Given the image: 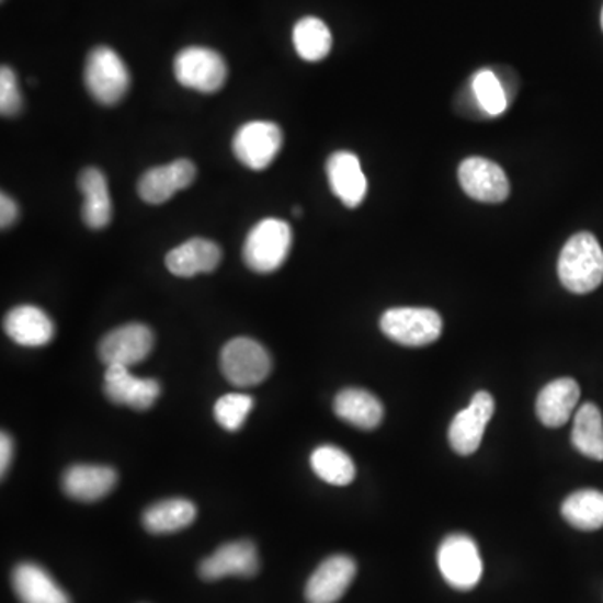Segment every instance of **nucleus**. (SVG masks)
I'll return each instance as SVG.
<instances>
[{"label":"nucleus","mask_w":603,"mask_h":603,"mask_svg":"<svg viewBox=\"0 0 603 603\" xmlns=\"http://www.w3.org/2000/svg\"><path fill=\"white\" fill-rule=\"evenodd\" d=\"M561 285L573 294H590L603 282V250L589 231L573 235L558 259Z\"/></svg>","instance_id":"obj_1"},{"label":"nucleus","mask_w":603,"mask_h":603,"mask_svg":"<svg viewBox=\"0 0 603 603\" xmlns=\"http://www.w3.org/2000/svg\"><path fill=\"white\" fill-rule=\"evenodd\" d=\"M291 249V225L278 218H265L247 235L243 260L253 272L270 274L284 265Z\"/></svg>","instance_id":"obj_2"},{"label":"nucleus","mask_w":603,"mask_h":603,"mask_svg":"<svg viewBox=\"0 0 603 603\" xmlns=\"http://www.w3.org/2000/svg\"><path fill=\"white\" fill-rule=\"evenodd\" d=\"M84 82L89 94L98 103L114 106L126 96L129 89L128 66L111 47H94L86 59Z\"/></svg>","instance_id":"obj_3"},{"label":"nucleus","mask_w":603,"mask_h":603,"mask_svg":"<svg viewBox=\"0 0 603 603\" xmlns=\"http://www.w3.org/2000/svg\"><path fill=\"white\" fill-rule=\"evenodd\" d=\"M380 330L390 341L406 348H422L440 339L443 319L426 307H395L380 317Z\"/></svg>","instance_id":"obj_4"},{"label":"nucleus","mask_w":603,"mask_h":603,"mask_svg":"<svg viewBox=\"0 0 603 603\" xmlns=\"http://www.w3.org/2000/svg\"><path fill=\"white\" fill-rule=\"evenodd\" d=\"M174 78L181 86L200 93H217L227 81V62L217 50L208 47H186L173 62Z\"/></svg>","instance_id":"obj_5"},{"label":"nucleus","mask_w":603,"mask_h":603,"mask_svg":"<svg viewBox=\"0 0 603 603\" xmlns=\"http://www.w3.org/2000/svg\"><path fill=\"white\" fill-rule=\"evenodd\" d=\"M437 565L444 580L456 590H471L482 576L478 545L471 536L455 533L446 536L437 550Z\"/></svg>","instance_id":"obj_6"},{"label":"nucleus","mask_w":603,"mask_h":603,"mask_svg":"<svg viewBox=\"0 0 603 603\" xmlns=\"http://www.w3.org/2000/svg\"><path fill=\"white\" fill-rule=\"evenodd\" d=\"M220 367L228 383L237 387H252L269 377L272 357L253 339L237 338L231 339L221 351Z\"/></svg>","instance_id":"obj_7"},{"label":"nucleus","mask_w":603,"mask_h":603,"mask_svg":"<svg viewBox=\"0 0 603 603\" xmlns=\"http://www.w3.org/2000/svg\"><path fill=\"white\" fill-rule=\"evenodd\" d=\"M284 135L272 121H250L234 136V153L241 164L262 171L272 164L281 151Z\"/></svg>","instance_id":"obj_8"},{"label":"nucleus","mask_w":603,"mask_h":603,"mask_svg":"<svg viewBox=\"0 0 603 603\" xmlns=\"http://www.w3.org/2000/svg\"><path fill=\"white\" fill-rule=\"evenodd\" d=\"M494 412V399L487 390H479L473 396L468 408L459 411L451 422L450 444L462 456H469L481 446L488 422Z\"/></svg>","instance_id":"obj_9"},{"label":"nucleus","mask_w":603,"mask_h":603,"mask_svg":"<svg viewBox=\"0 0 603 603\" xmlns=\"http://www.w3.org/2000/svg\"><path fill=\"white\" fill-rule=\"evenodd\" d=\"M155 335L145 323H126L101 341L100 357L106 366H135L153 351Z\"/></svg>","instance_id":"obj_10"},{"label":"nucleus","mask_w":603,"mask_h":603,"mask_svg":"<svg viewBox=\"0 0 603 603\" xmlns=\"http://www.w3.org/2000/svg\"><path fill=\"white\" fill-rule=\"evenodd\" d=\"M459 185L469 198L503 203L510 196V180L500 164L487 158H466L458 170Z\"/></svg>","instance_id":"obj_11"},{"label":"nucleus","mask_w":603,"mask_h":603,"mask_svg":"<svg viewBox=\"0 0 603 603\" xmlns=\"http://www.w3.org/2000/svg\"><path fill=\"white\" fill-rule=\"evenodd\" d=\"M160 383L139 379L129 373V367L106 366L104 395L113 405L128 406L136 411H146L160 398Z\"/></svg>","instance_id":"obj_12"},{"label":"nucleus","mask_w":603,"mask_h":603,"mask_svg":"<svg viewBox=\"0 0 603 603\" xmlns=\"http://www.w3.org/2000/svg\"><path fill=\"white\" fill-rule=\"evenodd\" d=\"M260 568L259 551L249 539L225 543L212 557L200 565V577L206 582L225 577H253Z\"/></svg>","instance_id":"obj_13"},{"label":"nucleus","mask_w":603,"mask_h":603,"mask_svg":"<svg viewBox=\"0 0 603 603\" xmlns=\"http://www.w3.org/2000/svg\"><path fill=\"white\" fill-rule=\"evenodd\" d=\"M196 178V167L186 158L164 167L151 168L139 178L138 193L149 205H163L174 193L189 189Z\"/></svg>","instance_id":"obj_14"},{"label":"nucleus","mask_w":603,"mask_h":603,"mask_svg":"<svg viewBox=\"0 0 603 603\" xmlns=\"http://www.w3.org/2000/svg\"><path fill=\"white\" fill-rule=\"evenodd\" d=\"M357 565L348 555H334L319 565L306 587L309 603H335L348 592Z\"/></svg>","instance_id":"obj_15"},{"label":"nucleus","mask_w":603,"mask_h":603,"mask_svg":"<svg viewBox=\"0 0 603 603\" xmlns=\"http://www.w3.org/2000/svg\"><path fill=\"white\" fill-rule=\"evenodd\" d=\"M327 178L334 195L349 208H357L367 195V178L354 153L338 151L327 160Z\"/></svg>","instance_id":"obj_16"},{"label":"nucleus","mask_w":603,"mask_h":603,"mask_svg":"<svg viewBox=\"0 0 603 603\" xmlns=\"http://www.w3.org/2000/svg\"><path fill=\"white\" fill-rule=\"evenodd\" d=\"M221 262V249L206 238H190L167 255V266L177 277H195L214 272Z\"/></svg>","instance_id":"obj_17"},{"label":"nucleus","mask_w":603,"mask_h":603,"mask_svg":"<svg viewBox=\"0 0 603 603\" xmlns=\"http://www.w3.org/2000/svg\"><path fill=\"white\" fill-rule=\"evenodd\" d=\"M580 401V386L576 379L561 377L539 390L536 414L547 428H561L571 418Z\"/></svg>","instance_id":"obj_18"},{"label":"nucleus","mask_w":603,"mask_h":603,"mask_svg":"<svg viewBox=\"0 0 603 603\" xmlns=\"http://www.w3.org/2000/svg\"><path fill=\"white\" fill-rule=\"evenodd\" d=\"M117 482V473L110 466L76 465L62 476V490L72 500L93 503L107 497Z\"/></svg>","instance_id":"obj_19"},{"label":"nucleus","mask_w":603,"mask_h":603,"mask_svg":"<svg viewBox=\"0 0 603 603\" xmlns=\"http://www.w3.org/2000/svg\"><path fill=\"white\" fill-rule=\"evenodd\" d=\"M4 330L15 344L24 348H43L56 332L50 317L36 306L14 307L5 316Z\"/></svg>","instance_id":"obj_20"},{"label":"nucleus","mask_w":603,"mask_h":603,"mask_svg":"<svg viewBox=\"0 0 603 603\" xmlns=\"http://www.w3.org/2000/svg\"><path fill=\"white\" fill-rule=\"evenodd\" d=\"M12 587L21 603H71L68 593L36 564H21L12 571Z\"/></svg>","instance_id":"obj_21"},{"label":"nucleus","mask_w":603,"mask_h":603,"mask_svg":"<svg viewBox=\"0 0 603 603\" xmlns=\"http://www.w3.org/2000/svg\"><path fill=\"white\" fill-rule=\"evenodd\" d=\"M78 183L84 196L82 220L94 230L106 228L113 218V203H111L110 185L103 171L98 168H86Z\"/></svg>","instance_id":"obj_22"},{"label":"nucleus","mask_w":603,"mask_h":603,"mask_svg":"<svg viewBox=\"0 0 603 603\" xmlns=\"http://www.w3.org/2000/svg\"><path fill=\"white\" fill-rule=\"evenodd\" d=\"M334 411L342 421L359 430H376L383 422V402L366 389L349 387L341 390L334 399Z\"/></svg>","instance_id":"obj_23"},{"label":"nucleus","mask_w":603,"mask_h":603,"mask_svg":"<svg viewBox=\"0 0 603 603\" xmlns=\"http://www.w3.org/2000/svg\"><path fill=\"white\" fill-rule=\"evenodd\" d=\"M196 519V507L185 498H171L149 507L143 515V526L153 535L180 532Z\"/></svg>","instance_id":"obj_24"},{"label":"nucleus","mask_w":603,"mask_h":603,"mask_svg":"<svg viewBox=\"0 0 603 603\" xmlns=\"http://www.w3.org/2000/svg\"><path fill=\"white\" fill-rule=\"evenodd\" d=\"M571 443L580 455L603 462V416L599 406L585 402L577 411L571 430Z\"/></svg>","instance_id":"obj_25"},{"label":"nucleus","mask_w":603,"mask_h":603,"mask_svg":"<svg viewBox=\"0 0 603 603\" xmlns=\"http://www.w3.org/2000/svg\"><path fill=\"white\" fill-rule=\"evenodd\" d=\"M561 515L568 525L582 532H595L603 526V493L580 490L571 493L561 504Z\"/></svg>","instance_id":"obj_26"},{"label":"nucleus","mask_w":603,"mask_h":603,"mask_svg":"<svg viewBox=\"0 0 603 603\" xmlns=\"http://www.w3.org/2000/svg\"><path fill=\"white\" fill-rule=\"evenodd\" d=\"M295 50L309 62H317L329 56L332 49V34L326 22L317 18H304L295 24L292 33Z\"/></svg>","instance_id":"obj_27"},{"label":"nucleus","mask_w":603,"mask_h":603,"mask_svg":"<svg viewBox=\"0 0 603 603\" xmlns=\"http://www.w3.org/2000/svg\"><path fill=\"white\" fill-rule=\"evenodd\" d=\"M310 465L320 479L334 487H348L354 481V462L341 447L330 444L317 447L310 456Z\"/></svg>","instance_id":"obj_28"},{"label":"nucleus","mask_w":603,"mask_h":603,"mask_svg":"<svg viewBox=\"0 0 603 603\" xmlns=\"http://www.w3.org/2000/svg\"><path fill=\"white\" fill-rule=\"evenodd\" d=\"M471 91L481 110L488 116H500L508 107V93L501 79L491 69L476 72Z\"/></svg>","instance_id":"obj_29"},{"label":"nucleus","mask_w":603,"mask_h":603,"mask_svg":"<svg viewBox=\"0 0 603 603\" xmlns=\"http://www.w3.org/2000/svg\"><path fill=\"white\" fill-rule=\"evenodd\" d=\"M252 408V396L231 392V395H225L224 398L218 399L215 405V419L221 428L234 433L243 426Z\"/></svg>","instance_id":"obj_30"},{"label":"nucleus","mask_w":603,"mask_h":603,"mask_svg":"<svg viewBox=\"0 0 603 603\" xmlns=\"http://www.w3.org/2000/svg\"><path fill=\"white\" fill-rule=\"evenodd\" d=\"M22 96L18 76L9 66L0 69V113L2 116H14L21 111Z\"/></svg>","instance_id":"obj_31"},{"label":"nucleus","mask_w":603,"mask_h":603,"mask_svg":"<svg viewBox=\"0 0 603 603\" xmlns=\"http://www.w3.org/2000/svg\"><path fill=\"white\" fill-rule=\"evenodd\" d=\"M19 218V206L14 202V198L2 193L0 196V227L11 228L12 225L18 221Z\"/></svg>","instance_id":"obj_32"},{"label":"nucleus","mask_w":603,"mask_h":603,"mask_svg":"<svg viewBox=\"0 0 603 603\" xmlns=\"http://www.w3.org/2000/svg\"><path fill=\"white\" fill-rule=\"evenodd\" d=\"M12 455H14V444H12L11 436L8 433H2V436H0V473H2V478H4L9 466H11Z\"/></svg>","instance_id":"obj_33"},{"label":"nucleus","mask_w":603,"mask_h":603,"mask_svg":"<svg viewBox=\"0 0 603 603\" xmlns=\"http://www.w3.org/2000/svg\"><path fill=\"white\" fill-rule=\"evenodd\" d=\"M294 215H295V217H300V215H302V209L298 208V206H297V208L294 209Z\"/></svg>","instance_id":"obj_34"},{"label":"nucleus","mask_w":603,"mask_h":603,"mask_svg":"<svg viewBox=\"0 0 603 603\" xmlns=\"http://www.w3.org/2000/svg\"><path fill=\"white\" fill-rule=\"evenodd\" d=\"M602 29H603V9H602Z\"/></svg>","instance_id":"obj_35"}]
</instances>
